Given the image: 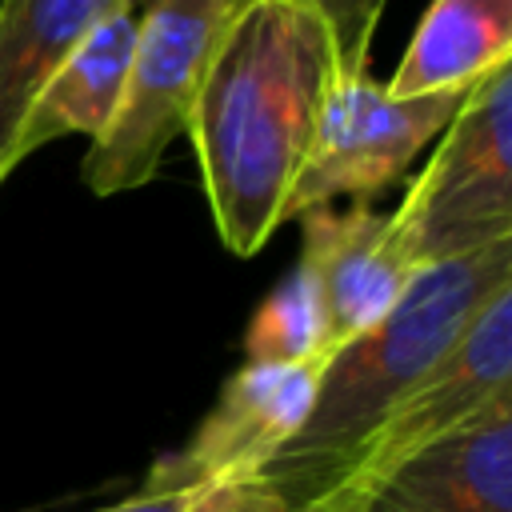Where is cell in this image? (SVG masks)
<instances>
[{"mask_svg":"<svg viewBox=\"0 0 512 512\" xmlns=\"http://www.w3.org/2000/svg\"><path fill=\"white\" fill-rule=\"evenodd\" d=\"M240 0H140V28L112 124L88 144L84 184L96 196L144 188L188 132L208 60Z\"/></svg>","mask_w":512,"mask_h":512,"instance_id":"4","label":"cell"},{"mask_svg":"<svg viewBox=\"0 0 512 512\" xmlns=\"http://www.w3.org/2000/svg\"><path fill=\"white\" fill-rule=\"evenodd\" d=\"M312 0H240L208 60L188 140L220 244L256 256L284 224L320 104L340 72Z\"/></svg>","mask_w":512,"mask_h":512,"instance_id":"1","label":"cell"},{"mask_svg":"<svg viewBox=\"0 0 512 512\" xmlns=\"http://www.w3.org/2000/svg\"><path fill=\"white\" fill-rule=\"evenodd\" d=\"M196 512H288V508L260 476H252V480L208 488L204 500L196 504Z\"/></svg>","mask_w":512,"mask_h":512,"instance_id":"15","label":"cell"},{"mask_svg":"<svg viewBox=\"0 0 512 512\" xmlns=\"http://www.w3.org/2000/svg\"><path fill=\"white\" fill-rule=\"evenodd\" d=\"M296 220L304 236L296 268L316 288L324 348L328 356H336L396 308L420 268L392 232V208L352 200L348 208H308Z\"/></svg>","mask_w":512,"mask_h":512,"instance_id":"8","label":"cell"},{"mask_svg":"<svg viewBox=\"0 0 512 512\" xmlns=\"http://www.w3.org/2000/svg\"><path fill=\"white\" fill-rule=\"evenodd\" d=\"M248 364H308L332 360L324 348V316L312 280L292 268L252 312L244 328Z\"/></svg>","mask_w":512,"mask_h":512,"instance_id":"13","label":"cell"},{"mask_svg":"<svg viewBox=\"0 0 512 512\" xmlns=\"http://www.w3.org/2000/svg\"><path fill=\"white\" fill-rule=\"evenodd\" d=\"M308 512H512V404L412 456L368 492Z\"/></svg>","mask_w":512,"mask_h":512,"instance_id":"9","label":"cell"},{"mask_svg":"<svg viewBox=\"0 0 512 512\" xmlns=\"http://www.w3.org/2000/svg\"><path fill=\"white\" fill-rule=\"evenodd\" d=\"M324 360L308 364H240L192 436L152 460L140 488H220L260 476L272 456L300 432L316 400Z\"/></svg>","mask_w":512,"mask_h":512,"instance_id":"7","label":"cell"},{"mask_svg":"<svg viewBox=\"0 0 512 512\" xmlns=\"http://www.w3.org/2000/svg\"><path fill=\"white\" fill-rule=\"evenodd\" d=\"M332 36H336V52H340V64L352 68V72H364L368 68V52H372V36H376V24L388 8V0H312Z\"/></svg>","mask_w":512,"mask_h":512,"instance_id":"14","label":"cell"},{"mask_svg":"<svg viewBox=\"0 0 512 512\" xmlns=\"http://www.w3.org/2000/svg\"><path fill=\"white\" fill-rule=\"evenodd\" d=\"M504 284H512V240L428 264L376 328L328 360L308 420L260 472L288 512L308 508L332 484L380 412L456 344L464 324Z\"/></svg>","mask_w":512,"mask_h":512,"instance_id":"2","label":"cell"},{"mask_svg":"<svg viewBox=\"0 0 512 512\" xmlns=\"http://www.w3.org/2000/svg\"><path fill=\"white\" fill-rule=\"evenodd\" d=\"M208 488H180V492H152V488H140L108 508H96V512H196V504L204 500Z\"/></svg>","mask_w":512,"mask_h":512,"instance_id":"16","label":"cell"},{"mask_svg":"<svg viewBox=\"0 0 512 512\" xmlns=\"http://www.w3.org/2000/svg\"><path fill=\"white\" fill-rule=\"evenodd\" d=\"M500 404H512V284L496 288L464 324L456 344L380 412L308 508H332L368 492L388 472L484 420Z\"/></svg>","mask_w":512,"mask_h":512,"instance_id":"5","label":"cell"},{"mask_svg":"<svg viewBox=\"0 0 512 512\" xmlns=\"http://www.w3.org/2000/svg\"><path fill=\"white\" fill-rule=\"evenodd\" d=\"M116 0H0V188L20 168L28 112L76 40Z\"/></svg>","mask_w":512,"mask_h":512,"instance_id":"11","label":"cell"},{"mask_svg":"<svg viewBox=\"0 0 512 512\" xmlns=\"http://www.w3.org/2000/svg\"><path fill=\"white\" fill-rule=\"evenodd\" d=\"M140 28V0H116L64 56L52 72L44 92L36 96L24 136H20V164L60 136H88L100 140L116 116L132 48Z\"/></svg>","mask_w":512,"mask_h":512,"instance_id":"10","label":"cell"},{"mask_svg":"<svg viewBox=\"0 0 512 512\" xmlns=\"http://www.w3.org/2000/svg\"><path fill=\"white\" fill-rule=\"evenodd\" d=\"M512 60V0H432L384 84L388 96L472 88Z\"/></svg>","mask_w":512,"mask_h":512,"instance_id":"12","label":"cell"},{"mask_svg":"<svg viewBox=\"0 0 512 512\" xmlns=\"http://www.w3.org/2000/svg\"><path fill=\"white\" fill-rule=\"evenodd\" d=\"M468 88L428 92V96H388L364 72L340 68L308 144V156L288 188L284 220L304 216L308 208L348 200H372L388 184H396L416 152L448 128Z\"/></svg>","mask_w":512,"mask_h":512,"instance_id":"6","label":"cell"},{"mask_svg":"<svg viewBox=\"0 0 512 512\" xmlns=\"http://www.w3.org/2000/svg\"><path fill=\"white\" fill-rule=\"evenodd\" d=\"M416 268L512 240V64L464 92L440 148L392 208Z\"/></svg>","mask_w":512,"mask_h":512,"instance_id":"3","label":"cell"}]
</instances>
